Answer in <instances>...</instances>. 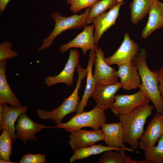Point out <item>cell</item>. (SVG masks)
<instances>
[{"mask_svg":"<svg viewBox=\"0 0 163 163\" xmlns=\"http://www.w3.org/2000/svg\"><path fill=\"white\" fill-rule=\"evenodd\" d=\"M154 107L147 103L118 116L124 131L123 143L128 144L134 150L139 147V140L144 132L146 119L152 115Z\"/></svg>","mask_w":163,"mask_h":163,"instance_id":"1","label":"cell"},{"mask_svg":"<svg viewBox=\"0 0 163 163\" xmlns=\"http://www.w3.org/2000/svg\"><path fill=\"white\" fill-rule=\"evenodd\" d=\"M147 56V50L142 48L132 61L137 68L140 77V90L152 102L157 113H161L163 111V101L159 88L157 71H152L149 68Z\"/></svg>","mask_w":163,"mask_h":163,"instance_id":"2","label":"cell"},{"mask_svg":"<svg viewBox=\"0 0 163 163\" xmlns=\"http://www.w3.org/2000/svg\"><path fill=\"white\" fill-rule=\"evenodd\" d=\"M78 78L76 86L72 93L66 98L57 108L50 111L44 110L40 108L37 110L38 118L43 120H52L56 124L61 123L63 118L72 112H76L80 103L79 90L81 86L82 80L87 76V69H83L79 63L76 67Z\"/></svg>","mask_w":163,"mask_h":163,"instance_id":"3","label":"cell"},{"mask_svg":"<svg viewBox=\"0 0 163 163\" xmlns=\"http://www.w3.org/2000/svg\"><path fill=\"white\" fill-rule=\"evenodd\" d=\"M91 7L86 8L84 12L80 15L76 14L64 16L58 12L52 13L51 18L55 23L54 28L50 35L43 39L37 50L40 52L50 47L56 37L64 31L85 27L88 24V18Z\"/></svg>","mask_w":163,"mask_h":163,"instance_id":"4","label":"cell"},{"mask_svg":"<svg viewBox=\"0 0 163 163\" xmlns=\"http://www.w3.org/2000/svg\"><path fill=\"white\" fill-rule=\"evenodd\" d=\"M106 120L104 110L96 106L90 111L76 114L66 123H61L53 126H47V128L64 129L70 133L84 127H90L94 130H97L102 127Z\"/></svg>","mask_w":163,"mask_h":163,"instance_id":"5","label":"cell"},{"mask_svg":"<svg viewBox=\"0 0 163 163\" xmlns=\"http://www.w3.org/2000/svg\"><path fill=\"white\" fill-rule=\"evenodd\" d=\"M150 100L140 90L131 94H117L110 109L116 117L128 113L135 108L149 103Z\"/></svg>","mask_w":163,"mask_h":163,"instance_id":"6","label":"cell"},{"mask_svg":"<svg viewBox=\"0 0 163 163\" xmlns=\"http://www.w3.org/2000/svg\"><path fill=\"white\" fill-rule=\"evenodd\" d=\"M94 61L95 69L93 74L95 84L107 85L118 82L119 78L115 68L108 65L104 60V53L100 47L96 51Z\"/></svg>","mask_w":163,"mask_h":163,"instance_id":"7","label":"cell"},{"mask_svg":"<svg viewBox=\"0 0 163 163\" xmlns=\"http://www.w3.org/2000/svg\"><path fill=\"white\" fill-rule=\"evenodd\" d=\"M80 54L77 49H71L67 61L63 70L54 76H46L44 83L48 87L59 83L66 84L69 87L73 84V75L75 68L79 61Z\"/></svg>","mask_w":163,"mask_h":163,"instance_id":"8","label":"cell"},{"mask_svg":"<svg viewBox=\"0 0 163 163\" xmlns=\"http://www.w3.org/2000/svg\"><path fill=\"white\" fill-rule=\"evenodd\" d=\"M139 51L138 44L131 39L128 33H126L119 48L111 56L104 57V60L109 66H118L131 61Z\"/></svg>","mask_w":163,"mask_h":163,"instance_id":"9","label":"cell"},{"mask_svg":"<svg viewBox=\"0 0 163 163\" xmlns=\"http://www.w3.org/2000/svg\"><path fill=\"white\" fill-rule=\"evenodd\" d=\"M29 110L28 106L19 107H8L6 104H0V130H6L10 135L12 143L17 139L15 123L18 117Z\"/></svg>","mask_w":163,"mask_h":163,"instance_id":"10","label":"cell"},{"mask_svg":"<svg viewBox=\"0 0 163 163\" xmlns=\"http://www.w3.org/2000/svg\"><path fill=\"white\" fill-rule=\"evenodd\" d=\"M104 135V141L108 146L116 149H121L130 152H139L131 148L126 147L124 144V131L120 122L107 123H105L101 127Z\"/></svg>","mask_w":163,"mask_h":163,"instance_id":"11","label":"cell"},{"mask_svg":"<svg viewBox=\"0 0 163 163\" xmlns=\"http://www.w3.org/2000/svg\"><path fill=\"white\" fill-rule=\"evenodd\" d=\"M94 27L93 24L86 26L83 30L70 42L61 45L59 48L61 53H64L69 49L73 47L80 48L83 55H85L88 50L96 51L97 47L96 44L93 34Z\"/></svg>","mask_w":163,"mask_h":163,"instance_id":"12","label":"cell"},{"mask_svg":"<svg viewBox=\"0 0 163 163\" xmlns=\"http://www.w3.org/2000/svg\"><path fill=\"white\" fill-rule=\"evenodd\" d=\"M163 135V124L161 113L155 115L140 139L139 147L144 151L155 146Z\"/></svg>","mask_w":163,"mask_h":163,"instance_id":"13","label":"cell"},{"mask_svg":"<svg viewBox=\"0 0 163 163\" xmlns=\"http://www.w3.org/2000/svg\"><path fill=\"white\" fill-rule=\"evenodd\" d=\"M25 113H23L18 117L15 128L16 139H19L26 144L28 140L37 141L36 133L47 128V126L35 122Z\"/></svg>","mask_w":163,"mask_h":163,"instance_id":"14","label":"cell"},{"mask_svg":"<svg viewBox=\"0 0 163 163\" xmlns=\"http://www.w3.org/2000/svg\"><path fill=\"white\" fill-rule=\"evenodd\" d=\"M122 88L120 82L107 85L95 84L91 97L103 110L110 109L115 101L116 94Z\"/></svg>","mask_w":163,"mask_h":163,"instance_id":"15","label":"cell"},{"mask_svg":"<svg viewBox=\"0 0 163 163\" xmlns=\"http://www.w3.org/2000/svg\"><path fill=\"white\" fill-rule=\"evenodd\" d=\"M124 3L123 1H121L108 11L104 12L93 19L92 23L95 28L94 38L97 45L104 33L115 24L120 8Z\"/></svg>","mask_w":163,"mask_h":163,"instance_id":"16","label":"cell"},{"mask_svg":"<svg viewBox=\"0 0 163 163\" xmlns=\"http://www.w3.org/2000/svg\"><path fill=\"white\" fill-rule=\"evenodd\" d=\"M70 133L69 143L73 151L94 145L97 142L104 139L101 129L87 130L81 129Z\"/></svg>","mask_w":163,"mask_h":163,"instance_id":"17","label":"cell"},{"mask_svg":"<svg viewBox=\"0 0 163 163\" xmlns=\"http://www.w3.org/2000/svg\"><path fill=\"white\" fill-rule=\"evenodd\" d=\"M118 76L122 88L130 90L139 88L141 80L138 69L132 61L118 66Z\"/></svg>","mask_w":163,"mask_h":163,"instance_id":"18","label":"cell"},{"mask_svg":"<svg viewBox=\"0 0 163 163\" xmlns=\"http://www.w3.org/2000/svg\"><path fill=\"white\" fill-rule=\"evenodd\" d=\"M148 21L142 30L141 36L145 39L156 30L163 27V3L155 0L149 13Z\"/></svg>","mask_w":163,"mask_h":163,"instance_id":"19","label":"cell"},{"mask_svg":"<svg viewBox=\"0 0 163 163\" xmlns=\"http://www.w3.org/2000/svg\"><path fill=\"white\" fill-rule=\"evenodd\" d=\"M6 60L0 61V104H8L12 107H22L8 83L6 74Z\"/></svg>","mask_w":163,"mask_h":163,"instance_id":"20","label":"cell"},{"mask_svg":"<svg viewBox=\"0 0 163 163\" xmlns=\"http://www.w3.org/2000/svg\"><path fill=\"white\" fill-rule=\"evenodd\" d=\"M96 56L95 51L91 50L89 55L88 66L87 67L86 84L82 100L76 111V114L83 112L85 107L87 106L89 98L91 95L94 90L95 83L92 74V68Z\"/></svg>","mask_w":163,"mask_h":163,"instance_id":"21","label":"cell"},{"mask_svg":"<svg viewBox=\"0 0 163 163\" xmlns=\"http://www.w3.org/2000/svg\"><path fill=\"white\" fill-rule=\"evenodd\" d=\"M155 0H133L129 4L131 22L135 25L143 20L148 14Z\"/></svg>","mask_w":163,"mask_h":163,"instance_id":"22","label":"cell"},{"mask_svg":"<svg viewBox=\"0 0 163 163\" xmlns=\"http://www.w3.org/2000/svg\"><path fill=\"white\" fill-rule=\"evenodd\" d=\"M110 150L117 151L115 149L108 146H104L101 144L94 145L82 148L74 151L73 154L69 159L70 161L72 163L76 160L82 159L90 156L96 155Z\"/></svg>","mask_w":163,"mask_h":163,"instance_id":"23","label":"cell"},{"mask_svg":"<svg viewBox=\"0 0 163 163\" xmlns=\"http://www.w3.org/2000/svg\"><path fill=\"white\" fill-rule=\"evenodd\" d=\"M117 4V0H101L96 2L91 7L88 18V24H91L95 18L108 9L112 8Z\"/></svg>","mask_w":163,"mask_h":163,"instance_id":"24","label":"cell"},{"mask_svg":"<svg viewBox=\"0 0 163 163\" xmlns=\"http://www.w3.org/2000/svg\"><path fill=\"white\" fill-rule=\"evenodd\" d=\"M145 157L150 163H163V135L158 140L157 146L145 151Z\"/></svg>","mask_w":163,"mask_h":163,"instance_id":"25","label":"cell"},{"mask_svg":"<svg viewBox=\"0 0 163 163\" xmlns=\"http://www.w3.org/2000/svg\"><path fill=\"white\" fill-rule=\"evenodd\" d=\"M99 0H67L66 4L70 5L69 10L72 12L77 13L84 8L91 7Z\"/></svg>","mask_w":163,"mask_h":163,"instance_id":"26","label":"cell"},{"mask_svg":"<svg viewBox=\"0 0 163 163\" xmlns=\"http://www.w3.org/2000/svg\"><path fill=\"white\" fill-rule=\"evenodd\" d=\"M13 44L5 41L0 44V61L17 57L18 53L11 49Z\"/></svg>","mask_w":163,"mask_h":163,"instance_id":"27","label":"cell"},{"mask_svg":"<svg viewBox=\"0 0 163 163\" xmlns=\"http://www.w3.org/2000/svg\"><path fill=\"white\" fill-rule=\"evenodd\" d=\"M110 150L105 152L98 161L99 163H125L124 159L119 153Z\"/></svg>","mask_w":163,"mask_h":163,"instance_id":"28","label":"cell"},{"mask_svg":"<svg viewBox=\"0 0 163 163\" xmlns=\"http://www.w3.org/2000/svg\"><path fill=\"white\" fill-rule=\"evenodd\" d=\"M46 156L42 154H27L24 155L21 159L20 163H45Z\"/></svg>","mask_w":163,"mask_h":163,"instance_id":"29","label":"cell"},{"mask_svg":"<svg viewBox=\"0 0 163 163\" xmlns=\"http://www.w3.org/2000/svg\"><path fill=\"white\" fill-rule=\"evenodd\" d=\"M4 147L7 155L10 157L12 154V140L11 137L7 131L4 129L0 136Z\"/></svg>","mask_w":163,"mask_h":163,"instance_id":"30","label":"cell"},{"mask_svg":"<svg viewBox=\"0 0 163 163\" xmlns=\"http://www.w3.org/2000/svg\"><path fill=\"white\" fill-rule=\"evenodd\" d=\"M159 88L163 101V66L157 71Z\"/></svg>","mask_w":163,"mask_h":163,"instance_id":"31","label":"cell"},{"mask_svg":"<svg viewBox=\"0 0 163 163\" xmlns=\"http://www.w3.org/2000/svg\"><path fill=\"white\" fill-rule=\"evenodd\" d=\"M120 152L121 154L124 161L125 163H150L145 159L143 160L137 161L131 159L129 156L126 157L125 155L124 150L121 149L120 151Z\"/></svg>","mask_w":163,"mask_h":163,"instance_id":"32","label":"cell"},{"mask_svg":"<svg viewBox=\"0 0 163 163\" xmlns=\"http://www.w3.org/2000/svg\"><path fill=\"white\" fill-rule=\"evenodd\" d=\"M10 0H0V12L2 13L5 11Z\"/></svg>","mask_w":163,"mask_h":163,"instance_id":"33","label":"cell"},{"mask_svg":"<svg viewBox=\"0 0 163 163\" xmlns=\"http://www.w3.org/2000/svg\"><path fill=\"white\" fill-rule=\"evenodd\" d=\"M161 114V117L162 119L163 124V111Z\"/></svg>","mask_w":163,"mask_h":163,"instance_id":"34","label":"cell"},{"mask_svg":"<svg viewBox=\"0 0 163 163\" xmlns=\"http://www.w3.org/2000/svg\"><path fill=\"white\" fill-rule=\"evenodd\" d=\"M123 1V0H117V4L120 2L121 1Z\"/></svg>","mask_w":163,"mask_h":163,"instance_id":"35","label":"cell"},{"mask_svg":"<svg viewBox=\"0 0 163 163\" xmlns=\"http://www.w3.org/2000/svg\"><path fill=\"white\" fill-rule=\"evenodd\" d=\"M64 0V1H66L67 0Z\"/></svg>","mask_w":163,"mask_h":163,"instance_id":"36","label":"cell"}]
</instances>
